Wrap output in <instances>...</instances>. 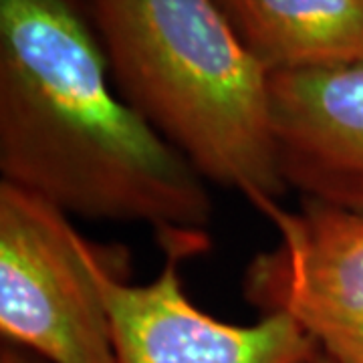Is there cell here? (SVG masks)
<instances>
[{"instance_id": "4", "label": "cell", "mask_w": 363, "mask_h": 363, "mask_svg": "<svg viewBox=\"0 0 363 363\" xmlns=\"http://www.w3.org/2000/svg\"><path fill=\"white\" fill-rule=\"evenodd\" d=\"M269 220L279 240L248 262L247 298L291 317L333 363H363V212L301 198Z\"/></svg>"}, {"instance_id": "6", "label": "cell", "mask_w": 363, "mask_h": 363, "mask_svg": "<svg viewBox=\"0 0 363 363\" xmlns=\"http://www.w3.org/2000/svg\"><path fill=\"white\" fill-rule=\"evenodd\" d=\"M269 93L286 186L363 212V63L271 73Z\"/></svg>"}, {"instance_id": "1", "label": "cell", "mask_w": 363, "mask_h": 363, "mask_svg": "<svg viewBox=\"0 0 363 363\" xmlns=\"http://www.w3.org/2000/svg\"><path fill=\"white\" fill-rule=\"evenodd\" d=\"M0 172L69 218L142 222L192 255L208 245L206 180L121 97L73 0H0Z\"/></svg>"}, {"instance_id": "7", "label": "cell", "mask_w": 363, "mask_h": 363, "mask_svg": "<svg viewBox=\"0 0 363 363\" xmlns=\"http://www.w3.org/2000/svg\"><path fill=\"white\" fill-rule=\"evenodd\" d=\"M267 73L363 63V0H218Z\"/></svg>"}, {"instance_id": "3", "label": "cell", "mask_w": 363, "mask_h": 363, "mask_svg": "<svg viewBox=\"0 0 363 363\" xmlns=\"http://www.w3.org/2000/svg\"><path fill=\"white\" fill-rule=\"evenodd\" d=\"M65 212L0 182V333L49 363H117L99 267Z\"/></svg>"}, {"instance_id": "8", "label": "cell", "mask_w": 363, "mask_h": 363, "mask_svg": "<svg viewBox=\"0 0 363 363\" xmlns=\"http://www.w3.org/2000/svg\"><path fill=\"white\" fill-rule=\"evenodd\" d=\"M0 363H49L45 362L43 357L30 353V351L16 347L13 343H2L0 350Z\"/></svg>"}, {"instance_id": "2", "label": "cell", "mask_w": 363, "mask_h": 363, "mask_svg": "<svg viewBox=\"0 0 363 363\" xmlns=\"http://www.w3.org/2000/svg\"><path fill=\"white\" fill-rule=\"evenodd\" d=\"M91 14L121 97L204 180L267 218L281 208L269 73L218 0H91Z\"/></svg>"}, {"instance_id": "9", "label": "cell", "mask_w": 363, "mask_h": 363, "mask_svg": "<svg viewBox=\"0 0 363 363\" xmlns=\"http://www.w3.org/2000/svg\"><path fill=\"white\" fill-rule=\"evenodd\" d=\"M313 363H333V362H331V359H329L327 355H323V353L319 351V353H317V357H315V362H313Z\"/></svg>"}, {"instance_id": "5", "label": "cell", "mask_w": 363, "mask_h": 363, "mask_svg": "<svg viewBox=\"0 0 363 363\" xmlns=\"http://www.w3.org/2000/svg\"><path fill=\"white\" fill-rule=\"evenodd\" d=\"M156 281L130 285L117 250L99 267V285L111 319L117 363H313L319 347L291 317L262 315L252 325H233L198 309L184 293L178 264L184 248H164Z\"/></svg>"}]
</instances>
